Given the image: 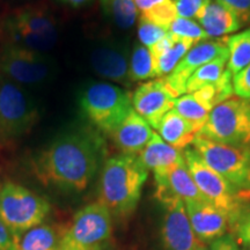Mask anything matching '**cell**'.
I'll return each instance as SVG.
<instances>
[{
    "mask_svg": "<svg viewBox=\"0 0 250 250\" xmlns=\"http://www.w3.org/2000/svg\"><path fill=\"white\" fill-rule=\"evenodd\" d=\"M102 149V140L96 134L83 130L66 132L36 155L34 174L50 189L83 192L98 173Z\"/></svg>",
    "mask_w": 250,
    "mask_h": 250,
    "instance_id": "obj_1",
    "label": "cell"
},
{
    "mask_svg": "<svg viewBox=\"0 0 250 250\" xmlns=\"http://www.w3.org/2000/svg\"><path fill=\"white\" fill-rule=\"evenodd\" d=\"M147 176L148 170L138 156H112L103 165L99 202L116 217H129L138 205Z\"/></svg>",
    "mask_w": 250,
    "mask_h": 250,
    "instance_id": "obj_2",
    "label": "cell"
},
{
    "mask_svg": "<svg viewBox=\"0 0 250 250\" xmlns=\"http://www.w3.org/2000/svg\"><path fill=\"white\" fill-rule=\"evenodd\" d=\"M83 117L101 132L111 136L133 110L129 92L108 83H92L80 90Z\"/></svg>",
    "mask_w": 250,
    "mask_h": 250,
    "instance_id": "obj_3",
    "label": "cell"
},
{
    "mask_svg": "<svg viewBox=\"0 0 250 250\" xmlns=\"http://www.w3.org/2000/svg\"><path fill=\"white\" fill-rule=\"evenodd\" d=\"M50 211L45 198L20 184L6 182L0 187V221L17 237L43 224Z\"/></svg>",
    "mask_w": 250,
    "mask_h": 250,
    "instance_id": "obj_4",
    "label": "cell"
},
{
    "mask_svg": "<svg viewBox=\"0 0 250 250\" xmlns=\"http://www.w3.org/2000/svg\"><path fill=\"white\" fill-rule=\"evenodd\" d=\"M197 136L225 145L250 147V100L237 96L218 104Z\"/></svg>",
    "mask_w": 250,
    "mask_h": 250,
    "instance_id": "obj_5",
    "label": "cell"
},
{
    "mask_svg": "<svg viewBox=\"0 0 250 250\" xmlns=\"http://www.w3.org/2000/svg\"><path fill=\"white\" fill-rule=\"evenodd\" d=\"M5 28L11 43L44 54L54 48L58 40L55 18L43 7L18 9L7 18Z\"/></svg>",
    "mask_w": 250,
    "mask_h": 250,
    "instance_id": "obj_6",
    "label": "cell"
},
{
    "mask_svg": "<svg viewBox=\"0 0 250 250\" xmlns=\"http://www.w3.org/2000/svg\"><path fill=\"white\" fill-rule=\"evenodd\" d=\"M39 108L27 89L0 74V137L18 139L33 129Z\"/></svg>",
    "mask_w": 250,
    "mask_h": 250,
    "instance_id": "obj_7",
    "label": "cell"
},
{
    "mask_svg": "<svg viewBox=\"0 0 250 250\" xmlns=\"http://www.w3.org/2000/svg\"><path fill=\"white\" fill-rule=\"evenodd\" d=\"M195 151L236 191H250V147L225 145L196 136Z\"/></svg>",
    "mask_w": 250,
    "mask_h": 250,
    "instance_id": "obj_8",
    "label": "cell"
},
{
    "mask_svg": "<svg viewBox=\"0 0 250 250\" xmlns=\"http://www.w3.org/2000/svg\"><path fill=\"white\" fill-rule=\"evenodd\" d=\"M112 234L110 211L100 202L92 203L80 208L65 227L62 237V249L95 250L104 248V242Z\"/></svg>",
    "mask_w": 250,
    "mask_h": 250,
    "instance_id": "obj_9",
    "label": "cell"
},
{
    "mask_svg": "<svg viewBox=\"0 0 250 250\" xmlns=\"http://www.w3.org/2000/svg\"><path fill=\"white\" fill-rule=\"evenodd\" d=\"M54 71V62L44 52L8 43L0 54V74L23 87L44 83Z\"/></svg>",
    "mask_w": 250,
    "mask_h": 250,
    "instance_id": "obj_10",
    "label": "cell"
},
{
    "mask_svg": "<svg viewBox=\"0 0 250 250\" xmlns=\"http://www.w3.org/2000/svg\"><path fill=\"white\" fill-rule=\"evenodd\" d=\"M187 167L202 195L221 211L232 217L239 205V191L198 155L195 149L183 152Z\"/></svg>",
    "mask_w": 250,
    "mask_h": 250,
    "instance_id": "obj_11",
    "label": "cell"
},
{
    "mask_svg": "<svg viewBox=\"0 0 250 250\" xmlns=\"http://www.w3.org/2000/svg\"><path fill=\"white\" fill-rule=\"evenodd\" d=\"M158 201L165 208L161 239L166 250H196L204 246L193 232L182 199L165 196Z\"/></svg>",
    "mask_w": 250,
    "mask_h": 250,
    "instance_id": "obj_12",
    "label": "cell"
},
{
    "mask_svg": "<svg viewBox=\"0 0 250 250\" xmlns=\"http://www.w3.org/2000/svg\"><path fill=\"white\" fill-rule=\"evenodd\" d=\"M226 40L227 37H224L198 42L188 51L169 76L162 78L175 98H180L187 93L188 80L199 67L220 56L229 55Z\"/></svg>",
    "mask_w": 250,
    "mask_h": 250,
    "instance_id": "obj_13",
    "label": "cell"
},
{
    "mask_svg": "<svg viewBox=\"0 0 250 250\" xmlns=\"http://www.w3.org/2000/svg\"><path fill=\"white\" fill-rule=\"evenodd\" d=\"M175 101L176 98L162 78L143 83L132 95L133 110L154 129H158L165 115L173 110Z\"/></svg>",
    "mask_w": 250,
    "mask_h": 250,
    "instance_id": "obj_14",
    "label": "cell"
},
{
    "mask_svg": "<svg viewBox=\"0 0 250 250\" xmlns=\"http://www.w3.org/2000/svg\"><path fill=\"white\" fill-rule=\"evenodd\" d=\"M187 213L197 239L203 245L212 243L229 229L228 215L210 202H188Z\"/></svg>",
    "mask_w": 250,
    "mask_h": 250,
    "instance_id": "obj_15",
    "label": "cell"
},
{
    "mask_svg": "<svg viewBox=\"0 0 250 250\" xmlns=\"http://www.w3.org/2000/svg\"><path fill=\"white\" fill-rule=\"evenodd\" d=\"M154 181L155 196L158 199L165 196H174L179 197L184 203L208 202L197 188L186 160L171 166L168 169L155 171Z\"/></svg>",
    "mask_w": 250,
    "mask_h": 250,
    "instance_id": "obj_16",
    "label": "cell"
},
{
    "mask_svg": "<svg viewBox=\"0 0 250 250\" xmlns=\"http://www.w3.org/2000/svg\"><path fill=\"white\" fill-rule=\"evenodd\" d=\"M89 62L93 71L100 77L123 85L130 83V57L125 48L114 44H102L93 50Z\"/></svg>",
    "mask_w": 250,
    "mask_h": 250,
    "instance_id": "obj_17",
    "label": "cell"
},
{
    "mask_svg": "<svg viewBox=\"0 0 250 250\" xmlns=\"http://www.w3.org/2000/svg\"><path fill=\"white\" fill-rule=\"evenodd\" d=\"M152 136L153 131L149 124L132 110L111 134V138L122 154L138 156L152 139Z\"/></svg>",
    "mask_w": 250,
    "mask_h": 250,
    "instance_id": "obj_18",
    "label": "cell"
},
{
    "mask_svg": "<svg viewBox=\"0 0 250 250\" xmlns=\"http://www.w3.org/2000/svg\"><path fill=\"white\" fill-rule=\"evenodd\" d=\"M196 18L208 37L224 36L242 27L236 15L217 1L206 5L197 13Z\"/></svg>",
    "mask_w": 250,
    "mask_h": 250,
    "instance_id": "obj_19",
    "label": "cell"
},
{
    "mask_svg": "<svg viewBox=\"0 0 250 250\" xmlns=\"http://www.w3.org/2000/svg\"><path fill=\"white\" fill-rule=\"evenodd\" d=\"M140 162L147 170L161 171L184 160L183 153L168 145L158 133L153 132L152 139L138 155Z\"/></svg>",
    "mask_w": 250,
    "mask_h": 250,
    "instance_id": "obj_20",
    "label": "cell"
},
{
    "mask_svg": "<svg viewBox=\"0 0 250 250\" xmlns=\"http://www.w3.org/2000/svg\"><path fill=\"white\" fill-rule=\"evenodd\" d=\"M65 227L41 224L18 237V250H58Z\"/></svg>",
    "mask_w": 250,
    "mask_h": 250,
    "instance_id": "obj_21",
    "label": "cell"
},
{
    "mask_svg": "<svg viewBox=\"0 0 250 250\" xmlns=\"http://www.w3.org/2000/svg\"><path fill=\"white\" fill-rule=\"evenodd\" d=\"M156 130L159 136L168 145L173 146L179 151L191 145L196 138V133L193 132L189 123L183 120L174 109L165 115Z\"/></svg>",
    "mask_w": 250,
    "mask_h": 250,
    "instance_id": "obj_22",
    "label": "cell"
},
{
    "mask_svg": "<svg viewBox=\"0 0 250 250\" xmlns=\"http://www.w3.org/2000/svg\"><path fill=\"white\" fill-rule=\"evenodd\" d=\"M233 93L234 87L232 83V73L225 70L224 74L217 83L202 87L201 89L191 94L195 96L197 101L211 111L218 104L232 98Z\"/></svg>",
    "mask_w": 250,
    "mask_h": 250,
    "instance_id": "obj_23",
    "label": "cell"
},
{
    "mask_svg": "<svg viewBox=\"0 0 250 250\" xmlns=\"http://www.w3.org/2000/svg\"><path fill=\"white\" fill-rule=\"evenodd\" d=\"M104 14L121 29H130L139 18L134 0H101Z\"/></svg>",
    "mask_w": 250,
    "mask_h": 250,
    "instance_id": "obj_24",
    "label": "cell"
},
{
    "mask_svg": "<svg viewBox=\"0 0 250 250\" xmlns=\"http://www.w3.org/2000/svg\"><path fill=\"white\" fill-rule=\"evenodd\" d=\"M229 229L237 245L250 247V191L239 193V205L229 218Z\"/></svg>",
    "mask_w": 250,
    "mask_h": 250,
    "instance_id": "obj_25",
    "label": "cell"
},
{
    "mask_svg": "<svg viewBox=\"0 0 250 250\" xmlns=\"http://www.w3.org/2000/svg\"><path fill=\"white\" fill-rule=\"evenodd\" d=\"M174 110L189 123L196 136L204 127L211 112L197 101L192 94H187L177 98L175 101Z\"/></svg>",
    "mask_w": 250,
    "mask_h": 250,
    "instance_id": "obj_26",
    "label": "cell"
},
{
    "mask_svg": "<svg viewBox=\"0 0 250 250\" xmlns=\"http://www.w3.org/2000/svg\"><path fill=\"white\" fill-rule=\"evenodd\" d=\"M229 59L227 70L235 76L250 62V28L240 34L227 37Z\"/></svg>",
    "mask_w": 250,
    "mask_h": 250,
    "instance_id": "obj_27",
    "label": "cell"
},
{
    "mask_svg": "<svg viewBox=\"0 0 250 250\" xmlns=\"http://www.w3.org/2000/svg\"><path fill=\"white\" fill-rule=\"evenodd\" d=\"M228 59H229V55L220 56L199 67L188 80L187 93L191 94L201 89L202 87L217 83L224 74Z\"/></svg>",
    "mask_w": 250,
    "mask_h": 250,
    "instance_id": "obj_28",
    "label": "cell"
},
{
    "mask_svg": "<svg viewBox=\"0 0 250 250\" xmlns=\"http://www.w3.org/2000/svg\"><path fill=\"white\" fill-rule=\"evenodd\" d=\"M175 37V36H174ZM174 45L165 52L164 55L160 56L154 62V74L155 78H165L169 76L175 70V67L179 65V62L182 61V58L188 54L190 49L192 48L195 42L188 39H179L175 37Z\"/></svg>",
    "mask_w": 250,
    "mask_h": 250,
    "instance_id": "obj_29",
    "label": "cell"
},
{
    "mask_svg": "<svg viewBox=\"0 0 250 250\" xmlns=\"http://www.w3.org/2000/svg\"><path fill=\"white\" fill-rule=\"evenodd\" d=\"M129 78L130 81H142L155 78L154 62L151 51L140 43L134 45L131 52Z\"/></svg>",
    "mask_w": 250,
    "mask_h": 250,
    "instance_id": "obj_30",
    "label": "cell"
},
{
    "mask_svg": "<svg viewBox=\"0 0 250 250\" xmlns=\"http://www.w3.org/2000/svg\"><path fill=\"white\" fill-rule=\"evenodd\" d=\"M168 34L179 39H188L193 42H202L208 39V34L203 29L201 24H198L191 19L177 17L170 24Z\"/></svg>",
    "mask_w": 250,
    "mask_h": 250,
    "instance_id": "obj_31",
    "label": "cell"
},
{
    "mask_svg": "<svg viewBox=\"0 0 250 250\" xmlns=\"http://www.w3.org/2000/svg\"><path fill=\"white\" fill-rule=\"evenodd\" d=\"M177 17H179V14H177L173 0H164V1L155 5L154 7L148 9L147 12L140 14V18L144 20L158 24V26L165 28L166 30L169 29L170 24Z\"/></svg>",
    "mask_w": 250,
    "mask_h": 250,
    "instance_id": "obj_32",
    "label": "cell"
},
{
    "mask_svg": "<svg viewBox=\"0 0 250 250\" xmlns=\"http://www.w3.org/2000/svg\"><path fill=\"white\" fill-rule=\"evenodd\" d=\"M167 34L168 30H166L165 28L140 18L138 24V39L140 44L146 46V48H151L159 41L164 39Z\"/></svg>",
    "mask_w": 250,
    "mask_h": 250,
    "instance_id": "obj_33",
    "label": "cell"
},
{
    "mask_svg": "<svg viewBox=\"0 0 250 250\" xmlns=\"http://www.w3.org/2000/svg\"><path fill=\"white\" fill-rule=\"evenodd\" d=\"M217 2L235 14L242 26L250 23V0H217Z\"/></svg>",
    "mask_w": 250,
    "mask_h": 250,
    "instance_id": "obj_34",
    "label": "cell"
},
{
    "mask_svg": "<svg viewBox=\"0 0 250 250\" xmlns=\"http://www.w3.org/2000/svg\"><path fill=\"white\" fill-rule=\"evenodd\" d=\"M177 14L181 18L192 19L197 13L211 2V0H173Z\"/></svg>",
    "mask_w": 250,
    "mask_h": 250,
    "instance_id": "obj_35",
    "label": "cell"
},
{
    "mask_svg": "<svg viewBox=\"0 0 250 250\" xmlns=\"http://www.w3.org/2000/svg\"><path fill=\"white\" fill-rule=\"evenodd\" d=\"M234 93L241 99L250 100V62L233 78Z\"/></svg>",
    "mask_w": 250,
    "mask_h": 250,
    "instance_id": "obj_36",
    "label": "cell"
},
{
    "mask_svg": "<svg viewBox=\"0 0 250 250\" xmlns=\"http://www.w3.org/2000/svg\"><path fill=\"white\" fill-rule=\"evenodd\" d=\"M0 250H18V237L0 221Z\"/></svg>",
    "mask_w": 250,
    "mask_h": 250,
    "instance_id": "obj_37",
    "label": "cell"
},
{
    "mask_svg": "<svg viewBox=\"0 0 250 250\" xmlns=\"http://www.w3.org/2000/svg\"><path fill=\"white\" fill-rule=\"evenodd\" d=\"M210 250H239V245L230 234H225L210 243Z\"/></svg>",
    "mask_w": 250,
    "mask_h": 250,
    "instance_id": "obj_38",
    "label": "cell"
},
{
    "mask_svg": "<svg viewBox=\"0 0 250 250\" xmlns=\"http://www.w3.org/2000/svg\"><path fill=\"white\" fill-rule=\"evenodd\" d=\"M161 1H164V0H134V2H136V6L137 8H138V11L140 12V14L147 12L148 9L154 7L155 5H158L159 2Z\"/></svg>",
    "mask_w": 250,
    "mask_h": 250,
    "instance_id": "obj_39",
    "label": "cell"
},
{
    "mask_svg": "<svg viewBox=\"0 0 250 250\" xmlns=\"http://www.w3.org/2000/svg\"><path fill=\"white\" fill-rule=\"evenodd\" d=\"M58 1H61L67 6H71L73 8H79L83 7V6L88 5L92 0H58Z\"/></svg>",
    "mask_w": 250,
    "mask_h": 250,
    "instance_id": "obj_40",
    "label": "cell"
},
{
    "mask_svg": "<svg viewBox=\"0 0 250 250\" xmlns=\"http://www.w3.org/2000/svg\"><path fill=\"white\" fill-rule=\"evenodd\" d=\"M196 250H208V249L206 248L205 246H202V247H199V248H198V249H196Z\"/></svg>",
    "mask_w": 250,
    "mask_h": 250,
    "instance_id": "obj_41",
    "label": "cell"
},
{
    "mask_svg": "<svg viewBox=\"0 0 250 250\" xmlns=\"http://www.w3.org/2000/svg\"><path fill=\"white\" fill-rule=\"evenodd\" d=\"M58 250H70V249H62V248H59ZM95 250H105L104 248H100V249H95Z\"/></svg>",
    "mask_w": 250,
    "mask_h": 250,
    "instance_id": "obj_42",
    "label": "cell"
},
{
    "mask_svg": "<svg viewBox=\"0 0 250 250\" xmlns=\"http://www.w3.org/2000/svg\"><path fill=\"white\" fill-rule=\"evenodd\" d=\"M245 250H250V247H247V248Z\"/></svg>",
    "mask_w": 250,
    "mask_h": 250,
    "instance_id": "obj_43",
    "label": "cell"
},
{
    "mask_svg": "<svg viewBox=\"0 0 250 250\" xmlns=\"http://www.w3.org/2000/svg\"><path fill=\"white\" fill-rule=\"evenodd\" d=\"M2 186V184H1V181H0V187H1Z\"/></svg>",
    "mask_w": 250,
    "mask_h": 250,
    "instance_id": "obj_44",
    "label": "cell"
}]
</instances>
